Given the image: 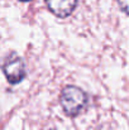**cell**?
<instances>
[{"label": "cell", "mask_w": 129, "mask_h": 130, "mask_svg": "<svg viewBox=\"0 0 129 130\" xmlns=\"http://www.w3.org/2000/svg\"><path fill=\"white\" fill-rule=\"evenodd\" d=\"M89 96L82 88L74 85L65 86L60 95V104L63 112L70 118H76L85 110Z\"/></svg>", "instance_id": "1"}, {"label": "cell", "mask_w": 129, "mask_h": 130, "mask_svg": "<svg viewBox=\"0 0 129 130\" xmlns=\"http://www.w3.org/2000/svg\"><path fill=\"white\" fill-rule=\"evenodd\" d=\"M3 72L5 75L6 81L10 85H17V84L22 82L27 75L25 63H24L23 58L15 53L6 56V58L3 63Z\"/></svg>", "instance_id": "2"}, {"label": "cell", "mask_w": 129, "mask_h": 130, "mask_svg": "<svg viewBox=\"0 0 129 130\" xmlns=\"http://www.w3.org/2000/svg\"><path fill=\"white\" fill-rule=\"evenodd\" d=\"M44 1L48 10L53 15L62 19L70 17L75 11L79 3V0H44Z\"/></svg>", "instance_id": "3"}, {"label": "cell", "mask_w": 129, "mask_h": 130, "mask_svg": "<svg viewBox=\"0 0 129 130\" xmlns=\"http://www.w3.org/2000/svg\"><path fill=\"white\" fill-rule=\"evenodd\" d=\"M117 1H118V5L120 6V9H122L124 13H127V6H128L127 0H117Z\"/></svg>", "instance_id": "4"}, {"label": "cell", "mask_w": 129, "mask_h": 130, "mask_svg": "<svg viewBox=\"0 0 129 130\" xmlns=\"http://www.w3.org/2000/svg\"><path fill=\"white\" fill-rule=\"evenodd\" d=\"M19 1H23V3H28V1H32V0H19Z\"/></svg>", "instance_id": "5"}]
</instances>
